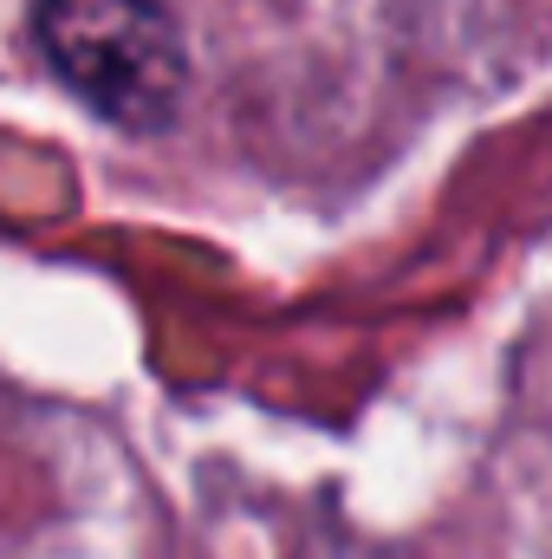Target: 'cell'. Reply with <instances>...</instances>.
Wrapping results in <instances>:
<instances>
[{
  "instance_id": "1",
  "label": "cell",
  "mask_w": 552,
  "mask_h": 559,
  "mask_svg": "<svg viewBox=\"0 0 552 559\" xmlns=\"http://www.w3.org/2000/svg\"><path fill=\"white\" fill-rule=\"evenodd\" d=\"M46 66L111 124L163 131L189 92V52L163 0H39Z\"/></svg>"
}]
</instances>
